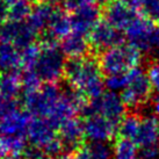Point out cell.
Returning a JSON list of instances; mask_svg holds the SVG:
<instances>
[{
  "label": "cell",
  "mask_w": 159,
  "mask_h": 159,
  "mask_svg": "<svg viewBox=\"0 0 159 159\" xmlns=\"http://www.w3.org/2000/svg\"><path fill=\"white\" fill-rule=\"evenodd\" d=\"M100 62L95 58L84 56L72 58L65 66V79L72 89L85 98L94 99L101 95L105 89V77Z\"/></svg>",
  "instance_id": "6da1fadb"
},
{
  "label": "cell",
  "mask_w": 159,
  "mask_h": 159,
  "mask_svg": "<svg viewBox=\"0 0 159 159\" xmlns=\"http://www.w3.org/2000/svg\"><path fill=\"white\" fill-rule=\"evenodd\" d=\"M40 47L37 59L29 71L35 72L44 84H57L65 75V55L53 40H43Z\"/></svg>",
  "instance_id": "7a4b0ae2"
},
{
  "label": "cell",
  "mask_w": 159,
  "mask_h": 159,
  "mask_svg": "<svg viewBox=\"0 0 159 159\" xmlns=\"http://www.w3.org/2000/svg\"><path fill=\"white\" fill-rule=\"evenodd\" d=\"M142 52L133 44H120L103 51L100 57V65L105 75H123L141 64Z\"/></svg>",
  "instance_id": "3957f363"
},
{
  "label": "cell",
  "mask_w": 159,
  "mask_h": 159,
  "mask_svg": "<svg viewBox=\"0 0 159 159\" xmlns=\"http://www.w3.org/2000/svg\"><path fill=\"white\" fill-rule=\"evenodd\" d=\"M27 139L30 145L42 149L49 158L57 157L64 150L58 136V129L50 121L42 117L31 116L27 129Z\"/></svg>",
  "instance_id": "277c9868"
},
{
  "label": "cell",
  "mask_w": 159,
  "mask_h": 159,
  "mask_svg": "<svg viewBox=\"0 0 159 159\" xmlns=\"http://www.w3.org/2000/svg\"><path fill=\"white\" fill-rule=\"evenodd\" d=\"M129 43L141 52L159 57V25L141 14L123 33Z\"/></svg>",
  "instance_id": "5b68a950"
},
{
  "label": "cell",
  "mask_w": 159,
  "mask_h": 159,
  "mask_svg": "<svg viewBox=\"0 0 159 159\" xmlns=\"http://www.w3.org/2000/svg\"><path fill=\"white\" fill-rule=\"evenodd\" d=\"M62 91L57 84H43L40 89L23 93L26 111L34 117L49 120L57 107Z\"/></svg>",
  "instance_id": "8992f818"
},
{
  "label": "cell",
  "mask_w": 159,
  "mask_h": 159,
  "mask_svg": "<svg viewBox=\"0 0 159 159\" xmlns=\"http://www.w3.org/2000/svg\"><path fill=\"white\" fill-rule=\"evenodd\" d=\"M152 89L148 72L137 66L127 73V84L121 91V98L128 108L136 109L150 100Z\"/></svg>",
  "instance_id": "52a82bcc"
},
{
  "label": "cell",
  "mask_w": 159,
  "mask_h": 159,
  "mask_svg": "<svg viewBox=\"0 0 159 159\" xmlns=\"http://www.w3.org/2000/svg\"><path fill=\"white\" fill-rule=\"evenodd\" d=\"M125 109L127 106L121 95L117 92L107 91L98 98L91 99L86 103L83 114H99L120 124L125 116Z\"/></svg>",
  "instance_id": "ba28073f"
},
{
  "label": "cell",
  "mask_w": 159,
  "mask_h": 159,
  "mask_svg": "<svg viewBox=\"0 0 159 159\" xmlns=\"http://www.w3.org/2000/svg\"><path fill=\"white\" fill-rule=\"evenodd\" d=\"M39 33L26 21H6L0 25V42H7L19 48H26L35 43Z\"/></svg>",
  "instance_id": "9c48e42d"
},
{
  "label": "cell",
  "mask_w": 159,
  "mask_h": 159,
  "mask_svg": "<svg viewBox=\"0 0 159 159\" xmlns=\"http://www.w3.org/2000/svg\"><path fill=\"white\" fill-rule=\"evenodd\" d=\"M85 138L91 142H108L119 133L120 124L99 114H84Z\"/></svg>",
  "instance_id": "30bf717a"
},
{
  "label": "cell",
  "mask_w": 159,
  "mask_h": 159,
  "mask_svg": "<svg viewBox=\"0 0 159 159\" xmlns=\"http://www.w3.org/2000/svg\"><path fill=\"white\" fill-rule=\"evenodd\" d=\"M31 116L16 102L11 103L0 116V134L6 136H26Z\"/></svg>",
  "instance_id": "8fae6325"
},
{
  "label": "cell",
  "mask_w": 159,
  "mask_h": 159,
  "mask_svg": "<svg viewBox=\"0 0 159 159\" xmlns=\"http://www.w3.org/2000/svg\"><path fill=\"white\" fill-rule=\"evenodd\" d=\"M141 14V12L134 8L125 0H115L107 4L105 9V20L119 31L124 33Z\"/></svg>",
  "instance_id": "7c38bea8"
},
{
  "label": "cell",
  "mask_w": 159,
  "mask_h": 159,
  "mask_svg": "<svg viewBox=\"0 0 159 159\" xmlns=\"http://www.w3.org/2000/svg\"><path fill=\"white\" fill-rule=\"evenodd\" d=\"M89 44L95 51H106L123 42L122 33L119 31L106 20H100L89 35Z\"/></svg>",
  "instance_id": "4fadbf2b"
},
{
  "label": "cell",
  "mask_w": 159,
  "mask_h": 159,
  "mask_svg": "<svg viewBox=\"0 0 159 159\" xmlns=\"http://www.w3.org/2000/svg\"><path fill=\"white\" fill-rule=\"evenodd\" d=\"M58 136L62 142L64 150L75 151L83 145L85 138L83 121H79L75 117L65 121L58 128Z\"/></svg>",
  "instance_id": "5bb4252c"
},
{
  "label": "cell",
  "mask_w": 159,
  "mask_h": 159,
  "mask_svg": "<svg viewBox=\"0 0 159 159\" xmlns=\"http://www.w3.org/2000/svg\"><path fill=\"white\" fill-rule=\"evenodd\" d=\"M135 142L142 148L159 145V117L153 115H145L141 117V124Z\"/></svg>",
  "instance_id": "9a60e30c"
},
{
  "label": "cell",
  "mask_w": 159,
  "mask_h": 159,
  "mask_svg": "<svg viewBox=\"0 0 159 159\" xmlns=\"http://www.w3.org/2000/svg\"><path fill=\"white\" fill-rule=\"evenodd\" d=\"M100 9L98 5L81 9L75 13L71 14V23H72V31L87 36L92 31L94 26L100 21Z\"/></svg>",
  "instance_id": "2e32d148"
},
{
  "label": "cell",
  "mask_w": 159,
  "mask_h": 159,
  "mask_svg": "<svg viewBox=\"0 0 159 159\" xmlns=\"http://www.w3.org/2000/svg\"><path fill=\"white\" fill-rule=\"evenodd\" d=\"M71 33H72L71 16L67 15V13H65L63 9L57 7L50 20L48 29L44 33L43 40H63Z\"/></svg>",
  "instance_id": "e0dca14e"
},
{
  "label": "cell",
  "mask_w": 159,
  "mask_h": 159,
  "mask_svg": "<svg viewBox=\"0 0 159 159\" xmlns=\"http://www.w3.org/2000/svg\"><path fill=\"white\" fill-rule=\"evenodd\" d=\"M19 69H22V49L0 42V73L18 72Z\"/></svg>",
  "instance_id": "ac0fdd59"
},
{
  "label": "cell",
  "mask_w": 159,
  "mask_h": 159,
  "mask_svg": "<svg viewBox=\"0 0 159 159\" xmlns=\"http://www.w3.org/2000/svg\"><path fill=\"white\" fill-rule=\"evenodd\" d=\"M89 45H91L89 41L86 36L72 31L66 37L63 39L59 47L63 53L72 59V58H80L86 56L89 52Z\"/></svg>",
  "instance_id": "d6986e66"
},
{
  "label": "cell",
  "mask_w": 159,
  "mask_h": 159,
  "mask_svg": "<svg viewBox=\"0 0 159 159\" xmlns=\"http://www.w3.org/2000/svg\"><path fill=\"white\" fill-rule=\"evenodd\" d=\"M21 92H23L21 75L16 72L0 73V95L4 100L16 102Z\"/></svg>",
  "instance_id": "ffe728a7"
},
{
  "label": "cell",
  "mask_w": 159,
  "mask_h": 159,
  "mask_svg": "<svg viewBox=\"0 0 159 159\" xmlns=\"http://www.w3.org/2000/svg\"><path fill=\"white\" fill-rule=\"evenodd\" d=\"M56 8H57V6H53L47 1L37 4L31 9V13L28 18V22L35 28L39 34L41 33L44 34L48 29L50 20L52 18Z\"/></svg>",
  "instance_id": "44dd1931"
},
{
  "label": "cell",
  "mask_w": 159,
  "mask_h": 159,
  "mask_svg": "<svg viewBox=\"0 0 159 159\" xmlns=\"http://www.w3.org/2000/svg\"><path fill=\"white\" fill-rule=\"evenodd\" d=\"M75 159H113V148L107 142H91L75 151Z\"/></svg>",
  "instance_id": "7402d4cb"
},
{
  "label": "cell",
  "mask_w": 159,
  "mask_h": 159,
  "mask_svg": "<svg viewBox=\"0 0 159 159\" xmlns=\"http://www.w3.org/2000/svg\"><path fill=\"white\" fill-rule=\"evenodd\" d=\"M26 136H6L0 134V159L8 155H21L27 148Z\"/></svg>",
  "instance_id": "603a6c76"
},
{
  "label": "cell",
  "mask_w": 159,
  "mask_h": 159,
  "mask_svg": "<svg viewBox=\"0 0 159 159\" xmlns=\"http://www.w3.org/2000/svg\"><path fill=\"white\" fill-rule=\"evenodd\" d=\"M141 149L136 142L120 136L113 146L114 159H141Z\"/></svg>",
  "instance_id": "cb8c5ba5"
},
{
  "label": "cell",
  "mask_w": 159,
  "mask_h": 159,
  "mask_svg": "<svg viewBox=\"0 0 159 159\" xmlns=\"http://www.w3.org/2000/svg\"><path fill=\"white\" fill-rule=\"evenodd\" d=\"M145 18L159 25V0H125Z\"/></svg>",
  "instance_id": "d4e9b609"
},
{
  "label": "cell",
  "mask_w": 159,
  "mask_h": 159,
  "mask_svg": "<svg viewBox=\"0 0 159 159\" xmlns=\"http://www.w3.org/2000/svg\"><path fill=\"white\" fill-rule=\"evenodd\" d=\"M139 124H141V116H138L136 114L125 115L120 123V136L124 137V138H129V139L135 142L137 134H138Z\"/></svg>",
  "instance_id": "484cf974"
},
{
  "label": "cell",
  "mask_w": 159,
  "mask_h": 159,
  "mask_svg": "<svg viewBox=\"0 0 159 159\" xmlns=\"http://www.w3.org/2000/svg\"><path fill=\"white\" fill-rule=\"evenodd\" d=\"M33 7L28 0H19L9 7L8 20L11 21H26L31 13ZM7 20V21H8Z\"/></svg>",
  "instance_id": "4316f807"
},
{
  "label": "cell",
  "mask_w": 159,
  "mask_h": 159,
  "mask_svg": "<svg viewBox=\"0 0 159 159\" xmlns=\"http://www.w3.org/2000/svg\"><path fill=\"white\" fill-rule=\"evenodd\" d=\"M127 73L106 75V78H105V85H106V87L109 91H113V92L122 91L124 89L125 84H127Z\"/></svg>",
  "instance_id": "83f0119b"
},
{
  "label": "cell",
  "mask_w": 159,
  "mask_h": 159,
  "mask_svg": "<svg viewBox=\"0 0 159 159\" xmlns=\"http://www.w3.org/2000/svg\"><path fill=\"white\" fill-rule=\"evenodd\" d=\"M98 0H66L64 2V7L67 12H70L72 14L78 12V11H81V9L95 6Z\"/></svg>",
  "instance_id": "f1b7e54d"
},
{
  "label": "cell",
  "mask_w": 159,
  "mask_h": 159,
  "mask_svg": "<svg viewBox=\"0 0 159 159\" xmlns=\"http://www.w3.org/2000/svg\"><path fill=\"white\" fill-rule=\"evenodd\" d=\"M146 72H148V77L150 79L152 89L159 93V59L152 63Z\"/></svg>",
  "instance_id": "f546056e"
},
{
  "label": "cell",
  "mask_w": 159,
  "mask_h": 159,
  "mask_svg": "<svg viewBox=\"0 0 159 159\" xmlns=\"http://www.w3.org/2000/svg\"><path fill=\"white\" fill-rule=\"evenodd\" d=\"M22 155L25 159H45V157H47L42 149L36 148L34 145L27 146Z\"/></svg>",
  "instance_id": "4dcf8cb0"
},
{
  "label": "cell",
  "mask_w": 159,
  "mask_h": 159,
  "mask_svg": "<svg viewBox=\"0 0 159 159\" xmlns=\"http://www.w3.org/2000/svg\"><path fill=\"white\" fill-rule=\"evenodd\" d=\"M139 155L141 159H159V145L142 148Z\"/></svg>",
  "instance_id": "1f68e13d"
},
{
  "label": "cell",
  "mask_w": 159,
  "mask_h": 159,
  "mask_svg": "<svg viewBox=\"0 0 159 159\" xmlns=\"http://www.w3.org/2000/svg\"><path fill=\"white\" fill-rule=\"evenodd\" d=\"M9 7L11 6L7 2H5L4 0H0V25L8 20Z\"/></svg>",
  "instance_id": "d6a6232c"
},
{
  "label": "cell",
  "mask_w": 159,
  "mask_h": 159,
  "mask_svg": "<svg viewBox=\"0 0 159 159\" xmlns=\"http://www.w3.org/2000/svg\"><path fill=\"white\" fill-rule=\"evenodd\" d=\"M11 103H14V102H7L6 100H4L1 95H0V116L4 114V111H6V108L11 105Z\"/></svg>",
  "instance_id": "836d02e7"
},
{
  "label": "cell",
  "mask_w": 159,
  "mask_h": 159,
  "mask_svg": "<svg viewBox=\"0 0 159 159\" xmlns=\"http://www.w3.org/2000/svg\"><path fill=\"white\" fill-rule=\"evenodd\" d=\"M152 109H153V113H155L156 116L159 117V97H157L153 101V105H152Z\"/></svg>",
  "instance_id": "e575fe53"
},
{
  "label": "cell",
  "mask_w": 159,
  "mask_h": 159,
  "mask_svg": "<svg viewBox=\"0 0 159 159\" xmlns=\"http://www.w3.org/2000/svg\"><path fill=\"white\" fill-rule=\"evenodd\" d=\"M45 1L49 2V4L53 5V6H59V5H64V2L66 0H45Z\"/></svg>",
  "instance_id": "d590c367"
},
{
  "label": "cell",
  "mask_w": 159,
  "mask_h": 159,
  "mask_svg": "<svg viewBox=\"0 0 159 159\" xmlns=\"http://www.w3.org/2000/svg\"><path fill=\"white\" fill-rule=\"evenodd\" d=\"M1 159H25V158H23V156H21V155H8Z\"/></svg>",
  "instance_id": "8d00e7d4"
},
{
  "label": "cell",
  "mask_w": 159,
  "mask_h": 159,
  "mask_svg": "<svg viewBox=\"0 0 159 159\" xmlns=\"http://www.w3.org/2000/svg\"><path fill=\"white\" fill-rule=\"evenodd\" d=\"M58 159H75V157H72V156H69V155H64V156H59Z\"/></svg>",
  "instance_id": "74e56055"
},
{
  "label": "cell",
  "mask_w": 159,
  "mask_h": 159,
  "mask_svg": "<svg viewBox=\"0 0 159 159\" xmlns=\"http://www.w3.org/2000/svg\"><path fill=\"white\" fill-rule=\"evenodd\" d=\"M5 2H7V4L9 5V6H12L13 4H15L16 1H19V0H4Z\"/></svg>",
  "instance_id": "f35d334b"
},
{
  "label": "cell",
  "mask_w": 159,
  "mask_h": 159,
  "mask_svg": "<svg viewBox=\"0 0 159 159\" xmlns=\"http://www.w3.org/2000/svg\"><path fill=\"white\" fill-rule=\"evenodd\" d=\"M99 2H101V4H109V2H111V1H115V0H98Z\"/></svg>",
  "instance_id": "ab89813d"
},
{
  "label": "cell",
  "mask_w": 159,
  "mask_h": 159,
  "mask_svg": "<svg viewBox=\"0 0 159 159\" xmlns=\"http://www.w3.org/2000/svg\"><path fill=\"white\" fill-rule=\"evenodd\" d=\"M28 1H29V2H39V1H41V0H28Z\"/></svg>",
  "instance_id": "60d3db41"
}]
</instances>
